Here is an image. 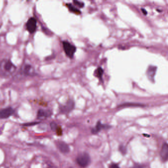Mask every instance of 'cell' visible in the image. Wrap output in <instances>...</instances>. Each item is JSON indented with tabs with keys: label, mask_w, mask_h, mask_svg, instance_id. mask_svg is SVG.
I'll list each match as a JSON object with an SVG mask.
<instances>
[{
	"label": "cell",
	"mask_w": 168,
	"mask_h": 168,
	"mask_svg": "<svg viewBox=\"0 0 168 168\" xmlns=\"http://www.w3.org/2000/svg\"><path fill=\"white\" fill-rule=\"evenodd\" d=\"M17 70V67L9 59H4L0 61V76L8 77L13 75Z\"/></svg>",
	"instance_id": "1"
},
{
	"label": "cell",
	"mask_w": 168,
	"mask_h": 168,
	"mask_svg": "<svg viewBox=\"0 0 168 168\" xmlns=\"http://www.w3.org/2000/svg\"><path fill=\"white\" fill-rule=\"evenodd\" d=\"M77 162L80 167L86 168L90 164L91 162L90 156L86 152L81 153L77 156Z\"/></svg>",
	"instance_id": "2"
},
{
	"label": "cell",
	"mask_w": 168,
	"mask_h": 168,
	"mask_svg": "<svg viewBox=\"0 0 168 168\" xmlns=\"http://www.w3.org/2000/svg\"><path fill=\"white\" fill-rule=\"evenodd\" d=\"M62 43L66 55L70 58L72 59L77 50L76 47L67 41H63Z\"/></svg>",
	"instance_id": "3"
},
{
	"label": "cell",
	"mask_w": 168,
	"mask_h": 168,
	"mask_svg": "<svg viewBox=\"0 0 168 168\" xmlns=\"http://www.w3.org/2000/svg\"><path fill=\"white\" fill-rule=\"evenodd\" d=\"M75 102L72 100H69L64 105L60 106V112L63 114H68L74 110Z\"/></svg>",
	"instance_id": "4"
},
{
	"label": "cell",
	"mask_w": 168,
	"mask_h": 168,
	"mask_svg": "<svg viewBox=\"0 0 168 168\" xmlns=\"http://www.w3.org/2000/svg\"><path fill=\"white\" fill-rule=\"evenodd\" d=\"M20 71L24 76H32L36 74L34 67L29 64H24L21 67Z\"/></svg>",
	"instance_id": "5"
},
{
	"label": "cell",
	"mask_w": 168,
	"mask_h": 168,
	"mask_svg": "<svg viewBox=\"0 0 168 168\" xmlns=\"http://www.w3.org/2000/svg\"><path fill=\"white\" fill-rule=\"evenodd\" d=\"M26 29L31 34H33L37 28V20L35 18L31 17L26 23Z\"/></svg>",
	"instance_id": "6"
},
{
	"label": "cell",
	"mask_w": 168,
	"mask_h": 168,
	"mask_svg": "<svg viewBox=\"0 0 168 168\" xmlns=\"http://www.w3.org/2000/svg\"><path fill=\"white\" fill-rule=\"evenodd\" d=\"M14 111L12 107H8L0 110V119L7 118L13 115Z\"/></svg>",
	"instance_id": "7"
},
{
	"label": "cell",
	"mask_w": 168,
	"mask_h": 168,
	"mask_svg": "<svg viewBox=\"0 0 168 168\" xmlns=\"http://www.w3.org/2000/svg\"><path fill=\"white\" fill-rule=\"evenodd\" d=\"M157 68V67L153 66H150L147 68L146 75L149 80L152 82H154V77L156 72Z\"/></svg>",
	"instance_id": "8"
},
{
	"label": "cell",
	"mask_w": 168,
	"mask_h": 168,
	"mask_svg": "<svg viewBox=\"0 0 168 168\" xmlns=\"http://www.w3.org/2000/svg\"><path fill=\"white\" fill-rule=\"evenodd\" d=\"M109 128H110V126L109 125H105V124H102L100 121H98L97 123L96 126L91 129V133H92L93 134H97L102 129Z\"/></svg>",
	"instance_id": "9"
},
{
	"label": "cell",
	"mask_w": 168,
	"mask_h": 168,
	"mask_svg": "<svg viewBox=\"0 0 168 168\" xmlns=\"http://www.w3.org/2000/svg\"><path fill=\"white\" fill-rule=\"evenodd\" d=\"M168 146L167 142H164L160 151V156L163 161L166 162L168 159Z\"/></svg>",
	"instance_id": "10"
},
{
	"label": "cell",
	"mask_w": 168,
	"mask_h": 168,
	"mask_svg": "<svg viewBox=\"0 0 168 168\" xmlns=\"http://www.w3.org/2000/svg\"><path fill=\"white\" fill-rule=\"evenodd\" d=\"M57 146L59 150L63 153H68L70 151V147L64 141H58L57 143Z\"/></svg>",
	"instance_id": "11"
},
{
	"label": "cell",
	"mask_w": 168,
	"mask_h": 168,
	"mask_svg": "<svg viewBox=\"0 0 168 168\" xmlns=\"http://www.w3.org/2000/svg\"><path fill=\"white\" fill-rule=\"evenodd\" d=\"M51 115V112L49 111H45L42 109H40L38 111L37 113V116L40 119H43Z\"/></svg>",
	"instance_id": "12"
},
{
	"label": "cell",
	"mask_w": 168,
	"mask_h": 168,
	"mask_svg": "<svg viewBox=\"0 0 168 168\" xmlns=\"http://www.w3.org/2000/svg\"><path fill=\"white\" fill-rule=\"evenodd\" d=\"M66 6L68 7L69 11L72 12L76 13L77 14H80L81 13V11L80 9L75 7V6H73L72 4H66Z\"/></svg>",
	"instance_id": "13"
},
{
	"label": "cell",
	"mask_w": 168,
	"mask_h": 168,
	"mask_svg": "<svg viewBox=\"0 0 168 168\" xmlns=\"http://www.w3.org/2000/svg\"><path fill=\"white\" fill-rule=\"evenodd\" d=\"M103 74H104V70L101 67H99V68H97L95 72V75L96 77L99 78L100 80H102Z\"/></svg>",
	"instance_id": "14"
},
{
	"label": "cell",
	"mask_w": 168,
	"mask_h": 168,
	"mask_svg": "<svg viewBox=\"0 0 168 168\" xmlns=\"http://www.w3.org/2000/svg\"><path fill=\"white\" fill-rule=\"evenodd\" d=\"M144 106L143 105L140 104H136V103H127L120 105L118 107H127V106Z\"/></svg>",
	"instance_id": "15"
},
{
	"label": "cell",
	"mask_w": 168,
	"mask_h": 168,
	"mask_svg": "<svg viewBox=\"0 0 168 168\" xmlns=\"http://www.w3.org/2000/svg\"><path fill=\"white\" fill-rule=\"evenodd\" d=\"M119 151L120 152L123 154V155H125L127 152V149H126V147L124 146L123 145H120L119 147Z\"/></svg>",
	"instance_id": "16"
},
{
	"label": "cell",
	"mask_w": 168,
	"mask_h": 168,
	"mask_svg": "<svg viewBox=\"0 0 168 168\" xmlns=\"http://www.w3.org/2000/svg\"><path fill=\"white\" fill-rule=\"evenodd\" d=\"M73 2H74L75 5L77 6L78 7H81V8L83 7L84 6V2H82L78 1H74Z\"/></svg>",
	"instance_id": "17"
},
{
	"label": "cell",
	"mask_w": 168,
	"mask_h": 168,
	"mask_svg": "<svg viewBox=\"0 0 168 168\" xmlns=\"http://www.w3.org/2000/svg\"><path fill=\"white\" fill-rule=\"evenodd\" d=\"M50 127H51V128H52V130H53V131H56V130H57V124H56V123H50Z\"/></svg>",
	"instance_id": "18"
},
{
	"label": "cell",
	"mask_w": 168,
	"mask_h": 168,
	"mask_svg": "<svg viewBox=\"0 0 168 168\" xmlns=\"http://www.w3.org/2000/svg\"><path fill=\"white\" fill-rule=\"evenodd\" d=\"M131 168H145L144 166H142L141 165L139 164H135Z\"/></svg>",
	"instance_id": "19"
},
{
	"label": "cell",
	"mask_w": 168,
	"mask_h": 168,
	"mask_svg": "<svg viewBox=\"0 0 168 168\" xmlns=\"http://www.w3.org/2000/svg\"><path fill=\"white\" fill-rule=\"evenodd\" d=\"M38 123H39L38 122L28 123H26V124H24V126H33V125H36V124H38Z\"/></svg>",
	"instance_id": "20"
},
{
	"label": "cell",
	"mask_w": 168,
	"mask_h": 168,
	"mask_svg": "<svg viewBox=\"0 0 168 168\" xmlns=\"http://www.w3.org/2000/svg\"><path fill=\"white\" fill-rule=\"evenodd\" d=\"M111 168H120L118 165L116 164L113 163L111 165Z\"/></svg>",
	"instance_id": "21"
},
{
	"label": "cell",
	"mask_w": 168,
	"mask_h": 168,
	"mask_svg": "<svg viewBox=\"0 0 168 168\" xmlns=\"http://www.w3.org/2000/svg\"><path fill=\"white\" fill-rule=\"evenodd\" d=\"M141 11H142V13H144L145 15H146L147 14V11L144 8H141Z\"/></svg>",
	"instance_id": "22"
}]
</instances>
